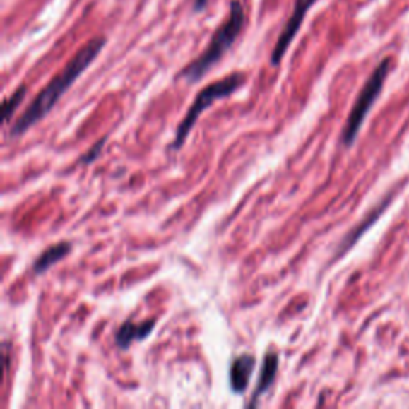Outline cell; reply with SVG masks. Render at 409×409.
Listing matches in <instances>:
<instances>
[{"label": "cell", "mask_w": 409, "mask_h": 409, "mask_svg": "<svg viewBox=\"0 0 409 409\" xmlns=\"http://www.w3.org/2000/svg\"><path fill=\"white\" fill-rule=\"evenodd\" d=\"M106 39L96 37L87 42L81 50H78L69 63L66 64L63 71L58 76H54L50 83L40 91V93L34 97L29 107L23 112V115L18 119L10 130V136H20V134L26 133L30 126L37 124L45 115L57 106L59 97L63 96L67 90L72 87L78 77L83 74V71L93 63L100 52L105 48Z\"/></svg>", "instance_id": "cell-1"}, {"label": "cell", "mask_w": 409, "mask_h": 409, "mask_svg": "<svg viewBox=\"0 0 409 409\" xmlns=\"http://www.w3.org/2000/svg\"><path fill=\"white\" fill-rule=\"evenodd\" d=\"M206 4H208V0H195L194 2V7L197 11H201L205 7H206Z\"/></svg>", "instance_id": "cell-12"}, {"label": "cell", "mask_w": 409, "mask_h": 409, "mask_svg": "<svg viewBox=\"0 0 409 409\" xmlns=\"http://www.w3.org/2000/svg\"><path fill=\"white\" fill-rule=\"evenodd\" d=\"M71 251H72V245L67 242H61V243H58V245H53L50 248H47L45 251L34 261V264H32L34 272L35 273L47 272L48 268L57 264V262L63 261Z\"/></svg>", "instance_id": "cell-9"}, {"label": "cell", "mask_w": 409, "mask_h": 409, "mask_svg": "<svg viewBox=\"0 0 409 409\" xmlns=\"http://www.w3.org/2000/svg\"><path fill=\"white\" fill-rule=\"evenodd\" d=\"M106 146V138L105 139H100V141H97L93 148H91L87 154H85L83 157H82V163H91V162H95L97 157L101 155V152H102V148H105Z\"/></svg>", "instance_id": "cell-11"}, {"label": "cell", "mask_w": 409, "mask_h": 409, "mask_svg": "<svg viewBox=\"0 0 409 409\" xmlns=\"http://www.w3.org/2000/svg\"><path fill=\"white\" fill-rule=\"evenodd\" d=\"M315 2L316 0H296L295 8H292V13L290 16V20L286 21L285 28L282 29V32H280V35H278L277 44H275V47H273V52L271 54L272 66H278L280 63H282L286 50H288L292 39L296 37V34L299 32V29H301V26H302L305 13H307L310 7H312Z\"/></svg>", "instance_id": "cell-5"}, {"label": "cell", "mask_w": 409, "mask_h": 409, "mask_svg": "<svg viewBox=\"0 0 409 409\" xmlns=\"http://www.w3.org/2000/svg\"><path fill=\"white\" fill-rule=\"evenodd\" d=\"M24 96H26V87H20L18 88L13 95L7 100L4 101V106H2V115H4V121L7 124V121L11 119V115L15 114V111L24 100Z\"/></svg>", "instance_id": "cell-10"}, {"label": "cell", "mask_w": 409, "mask_h": 409, "mask_svg": "<svg viewBox=\"0 0 409 409\" xmlns=\"http://www.w3.org/2000/svg\"><path fill=\"white\" fill-rule=\"evenodd\" d=\"M155 328V320H148L143 323H134V321H125L124 325L119 328L117 334H115V343L120 349H128L133 343L136 340L148 339L150 333Z\"/></svg>", "instance_id": "cell-7"}, {"label": "cell", "mask_w": 409, "mask_h": 409, "mask_svg": "<svg viewBox=\"0 0 409 409\" xmlns=\"http://www.w3.org/2000/svg\"><path fill=\"white\" fill-rule=\"evenodd\" d=\"M256 366V360L253 355H240L237 357L230 364V372H229V381H230V389L234 390L235 393H243L249 386V381H251L253 371Z\"/></svg>", "instance_id": "cell-6"}, {"label": "cell", "mask_w": 409, "mask_h": 409, "mask_svg": "<svg viewBox=\"0 0 409 409\" xmlns=\"http://www.w3.org/2000/svg\"><path fill=\"white\" fill-rule=\"evenodd\" d=\"M243 26H245V8H243V4L240 0H232L227 20L219 26L215 35L211 37L208 47L205 48V52L197 59H194L192 63H189L178 77L187 83L198 82L230 50V47L235 44L238 35H240Z\"/></svg>", "instance_id": "cell-2"}, {"label": "cell", "mask_w": 409, "mask_h": 409, "mask_svg": "<svg viewBox=\"0 0 409 409\" xmlns=\"http://www.w3.org/2000/svg\"><path fill=\"white\" fill-rule=\"evenodd\" d=\"M389 71H390V58H386L377 64L368 81L363 85L362 91H360L355 105H353L349 114V119H347L344 125L343 136H340V141H343V144L347 146V148H350V146L355 143L366 115H368L371 107L374 106L376 100L381 95L384 83H386V78L389 76Z\"/></svg>", "instance_id": "cell-4"}, {"label": "cell", "mask_w": 409, "mask_h": 409, "mask_svg": "<svg viewBox=\"0 0 409 409\" xmlns=\"http://www.w3.org/2000/svg\"><path fill=\"white\" fill-rule=\"evenodd\" d=\"M278 371V355L275 352H267L264 357V362H262V368L259 372V379L256 384V390L253 393V400L249 403V406L258 405V401L262 395L268 392V389L273 386L277 377Z\"/></svg>", "instance_id": "cell-8"}, {"label": "cell", "mask_w": 409, "mask_h": 409, "mask_svg": "<svg viewBox=\"0 0 409 409\" xmlns=\"http://www.w3.org/2000/svg\"><path fill=\"white\" fill-rule=\"evenodd\" d=\"M243 83H245V76H243L242 72H234V74L224 77L221 81L206 85V87L197 95V97H195L192 106L189 107L186 117L182 119L178 128H176V136L173 139L172 148L179 149L181 146L184 144L186 138L189 136V133L192 131L195 124H197L201 112L211 107L213 102L224 100V97L235 93Z\"/></svg>", "instance_id": "cell-3"}]
</instances>
